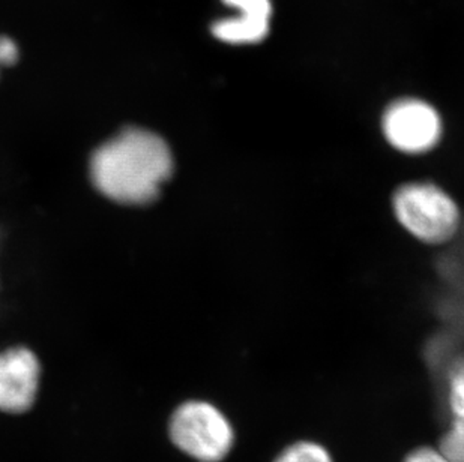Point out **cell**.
Masks as SVG:
<instances>
[{
  "label": "cell",
  "instance_id": "9",
  "mask_svg": "<svg viewBox=\"0 0 464 462\" xmlns=\"http://www.w3.org/2000/svg\"><path fill=\"white\" fill-rule=\"evenodd\" d=\"M439 449L442 450L450 461L464 462V422H452Z\"/></svg>",
  "mask_w": 464,
  "mask_h": 462
},
{
  "label": "cell",
  "instance_id": "12",
  "mask_svg": "<svg viewBox=\"0 0 464 462\" xmlns=\"http://www.w3.org/2000/svg\"><path fill=\"white\" fill-rule=\"evenodd\" d=\"M404 462H451L445 457L442 450L431 448H420L413 450Z\"/></svg>",
  "mask_w": 464,
  "mask_h": 462
},
{
  "label": "cell",
  "instance_id": "13",
  "mask_svg": "<svg viewBox=\"0 0 464 462\" xmlns=\"http://www.w3.org/2000/svg\"><path fill=\"white\" fill-rule=\"evenodd\" d=\"M0 245H2V230H0Z\"/></svg>",
  "mask_w": 464,
  "mask_h": 462
},
{
  "label": "cell",
  "instance_id": "10",
  "mask_svg": "<svg viewBox=\"0 0 464 462\" xmlns=\"http://www.w3.org/2000/svg\"><path fill=\"white\" fill-rule=\"evenodd\" d=\"M224 4L239 11L242 17L267 20L271 18V0H224Z\"/></svg>",
  "mask_w": 464,
  "mask_h": 462
},
{
  "label": "cell",
  "instance_id": "5",
  "mask_svg": "<svg viewBox=\"0 0 464 462\" xmlns=\"http://www.w3.org/2000/svg\"><path fill=\"white\" fill-rule=\"evenodd\" d=\"M40 374V361L32 350L13 347L0 353V410H29L35 401Z\"/></svg>",
  "mask_w": 464,
  "mask_h": 462
},
{
  "label": "cell",
  "instance_id": "3",
  "mask_svg": "<svg viewBox=\"0 0 464 462\" xmlns=\"http://www.w3.org/2000/svg\"><path fill=\"white\" fill-rule=\"evenodd\" d=\"M382 137L404 157H425L440 146L443 119L434 105L420 98H400L391 102L381 118Z\"/></svg>",
  "mask_w": 464,
  "mask_h": 462
},
{
  "label": "cell",
  "instance_id": "8",
  "mask_svg": "<svg viewBox=\"0 0 464 462\" xmlns=\"http://www.w3.org/2000/svg\"><path fill=\"white\" fill-rule=\"evenodd\" d=\"M276 462H333L328 450L313 441H299L285 448Z\"/></svg>",
  "mask_w": 464,
  "mask_h": 462
},
{
  "label": "cell",
  "instance_id": "2",
  "mask_svg": "<svg viewBox=\"0 0 464 462\" xmlns=\"http://www.w3.org/2000/svg\"><path fill=\"white\" fill-rule=\"evenodd\" d=\"M391 210L401 230L429 246L450 244L463 221L451 192L430 179L408 180L395 188Z\"/></svg>",
  "mask_w": 464,
  "mask_h": 462
},
{
  "label": "cell",
  "instance_id": "1",
  "mask_svg": "<svg viewBox=\"0 0 464 462\" xmlns=\"http://www.w3.org/2000/svg\"><path fill=\"white\" fill-rule=\"evenodd\" d=\"M173 173L175 157L169 143L139 127L125 128L100 144L89 162L95 189L122 206L154 203Z\"/></svg>",
  "mask_w": 464,
  "mask_h": 462
},
{
  "label": "cell",
  "instance_id": "4",
  "mask_svg": "<svg viewBox=\"0 0 464 462\" xmlns=\"http://www.w3.org/2000/svg\"><path fill=\"white\" fill-rule=\"evenodd\" d=\"M170 437L191 458L218 462L232 449L235 431L217 407L205 401H188L171 418Z\"/></svg>",
  "mask_w": 464,
  "mask_h": 462
},
{
  "label": "cell",
  "instance_id": "11",
  "mask_svg": "<svg viewBox=\"0 0 464 462\" xmlns=\"http://www.w3.org/2000/svg\"><path fill=\"white\" fill-rule=\"evenodd\" d=\"M18 47L8 36H0V66H9L17 63Z\"/></svg>",
  "mask_w": 464,
  "mask_h": 462
},
{
  "label": "cell",
  "instance_id": "7",
  "mask_svg": "<svg viewBox=\"0 0 464 462\" xmlns=\"http://www.w3.org/2000/svg\"><path fill=\"white\" fill-rule=\"evenodd\" d=\"M448 406L454 422H464V354L450 365L447 374Z\"/></svg>",
  "mask_w": 464,
  "mask_h": 462
},
{
  "label": "cell",
  "instance_id": "6",
  "mask_svg": "<svg viewBox=\"0 0 464 462\" xmlns=\"http://www.w3.org/2000/svg\"><path fill=\"white\" fill-rule=\"evenodd\" d=\"M269 22L257 18L242 17L226 18L215 23L214 34L219 41L233 45L256 44L267 35Z\"/></svg>",
  "mask_w": 464,
  "mask_h": 462
}]
</instances>
